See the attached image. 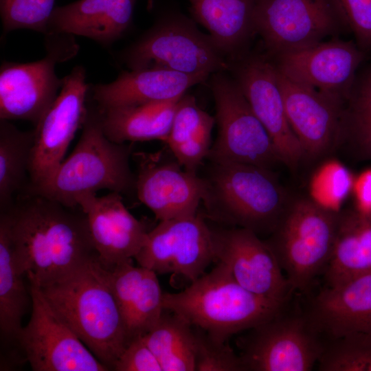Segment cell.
I'll return each mask as SVG.
<instances>
[{
    "mask_svg": "<svg viewBox=\"0 0 371 371\" xmlns=\"http://www.w3.org/2000/svg\"><path fill=\"white\" fill-rule=\"evenodd\" d=\"M1 212L8 223L19 270L41 288L98 256L87 216L80 208L25 191Z\"/></svg>",
    "mask_w": 371,
    "mask_h": 371,
    "instance_id": "6da1fadb",
    "label": "cell"
},
{
    "mask_svg": "<svg viewBox=\"0 0 371 371\" xmlns=\"http://www.w3.org/2000/svg\"><path fill=\"white\" fill-rule=\"evenodd\" d=\"M41 289L58 316L95 357L109 370H113L130 340L110 286L108 267L98 256Z\"/></svg>",
    "mask_w": 371,
    "mask_h": 371,
    "instance_id": "7a4b0ae2",
    "label": "cell"
},
{
    "mask_svg": "<svg viewBox=\"0 0 371 371\" xmlns=\"http://www.w3.org/2000/svg\"><path fill=\"white\" fill-rule=\"evenodd\" d=\"M88 106L82 132L75 148L49 180L26 189L69 207L100 190L126 194L135 190L136 175L130 166L132 143H116L105 135L98 107ZM24 191V192H25Z\"/></svg>",
    "mask_w": 371,
    "mask_h": 371,
    "instance_id": "3957f363",
    "label": "cell"
},
{
    "mask_svg": "<svg viewBox=\"0 0 371 371\" xmlns=\"http://www.w3.org/2000/svg\"><path fill=\"white\" fill-rule=\"evenodd\" d=\"M163 305L165 311L224 341L270 319L286 308L244 289L219 262L184 290L164 293Z\"/></svg>",
    "mask_w": 371,
    "mask_h": 371,
    "instance_id": "277c9868",
    "label": "cell"
},
{
    "mask_svg": "<svg viewBox=\"0 0 371 371\" xmlns=\"http://www.w3.org/2000/svg\"><path fill=\"white\" fill-rule=\"evenodd\" d=\"M203 199L210 216L229 226L271 234L290 201L269 168L212 163Z\"/></svg>",
    "mask_w": 371,
    "mask_h": 371,
    "instance_id": "5b68a950",
    "label": "cell"
},
{
    "mask_svg": "<svg viewBox=\"0 0 371 371\" xmlns=\"http://www.w3.org/2000/svg\"><path fill=\"white\" fill-rule=\"evenodd\" d=\"M339 213L310 198L291 201L266 240L293 291L306 292L324 273L333 250Z\"/></svg>",
    "mask_w": 371,
    "mask_h": 371,
    "instance_id": "8992f818",
    "label": "cell"
},
{
    "mask_svg": "<svg viewBox=\"0 0 371 371\" xmlns=\"http://www.w3.org/2000/svg\"><path fill=\"white\" fill-rule=\"evenodd\" d=\"M131 70L158 68L186 74L228 69L227 58L190 19L172 16L148 30L124 54Z\"/></svg>",
    "mask_w": 371,
    "mask_h": 371,
    "instance_id": "52a82bcc",
    "label": "cell"
},
{
    "mask_svg": "<svg viewBox=\"0 0 371 371\" xmlns=\"http://www.w3.org/2000/svg\"><path fill=\"white\" fill-rule=\"evenodd\" d=\"M210 85L218 132L207 159L212 163H243L267 168L282 163L267 131L234 79L218 71Z\"/></svg>",
    "mask_w": 371,
    "mask_h": 371,
    "instance_id": "ba28073f",
    "label": "cell"
},
{
    "mask_svg": "<svg viewBox=\"0 0 371 371\" xmlns=\"http://www.w3.org/2000/svg\"><path fill=\"white\" fill-rule=\"evenodd\" d=\"M240 344L245 371H309L326 341L306 312L286 314L283 309L249 329Z\"/></svg>",
    "mask_w": 371,
    "mask_h": 371,
    "instance_id": "9c48e42d",
    "label": "cell"
},
{
    "mask_svg": "<svg viewBox=\"0 0 371 371\" xmlns=\"http://www.w3.org/2000/svg\"><path fill=\"white\" fill-rule=\"evenodd\" d=\"M47 54L30 63H3L0 68V120H27L35 126L56 100L63 85L55 65L78 49L73 35L47 34Z\"/></svg>",
    "mask_w": 371,
    "mask_h": 371,
    "instance_id": "30bf717a",
    "label": "cell"
},
{
    "mask_svg": "<svg viewBox=\"0 0 371 371\" xmlns=\"http://www.w3.org/2000/svg\"><path fill=\"white\" fill-rule=\"evenodd\" d=\"M255 26L271 58L348 30L333 0H259Z\"/></svg>",
    "mask_w": 371,
    "mask_h": 371,
    "instance_id": "8fae6325",
    "label": "cell"
},
{
    "mask_svg": "<svg viewBox=\"0 0 371 371\" xmlns=\"http://www.w3.org/2000/svg\"><path fill=\"white\" fill-rule=\"evenodd\" d=\"M31 317L18 339L19 350L34 371H106L58 316L41 288L32 281Z\"/></svg>",
    "mask_w": 371,
    "mask_h": 371,
    "instance_id": "7c38bea8",
    "label": "cell"
},
{
    "mask_svg": "<svg viewBox=\"0 0 371 371\" xmlns=\"http://www.w3.org/2000/svg\"><path fill=\"white\" fill-rule=\"evenodd\" d=\"M227 70L269 134L281 162L295 168L304 154L289 122L272 58L266 52H245L228 59Z\"/></svg>",
    "mask_w": 371,
    "mask_h": 371,
    "instance_id": "4fadbf2b",
    "label": "cell"
},
{
    "mask_svg": "<svg viewBox=\"0 0 371 371\" xmlns=\"http://www.w3.org/2000/svg\"><path fill=\"white\" fill-rule=\"evenodd\" d=\"M89 91L83 67H75L63 78L58 95L34 129L30 182L26 189L46 183L63 161L67 148L85 120Z\"/></svg>",
    "mask_w": 371,
    "mask_h": 371,
    "instance_id": "5bb4252c",
    "label": "cell"
},
{
    "mask_svg": "<svg viewBox=\"0 0 371 371\" xmlns=\"http://www.w3.org/2000/svg\"><path fill=\"white\" fill-rule=\"evenodd\" d=\"M134 259L157 274L192 282L215 261L211 228L198 214L161 221L148 232Z\"/></svg>",
    "mask_w": 371,
    "mask_h": 371,
    "instance_id": "9a60e30c",
    "label": "cell"
},
{
    "mask_svg": "<svg viewBox=\"0 0 371 371\" xmlns=\"http://www.w3.org/2000/svg\"><path fill=\"white\" fill-rule=\"evenodd\" d=\"M215 261L251 293L286 305L293 291L274 253L254 232L229 226L212 229Z\"/></svg>",
    "mask_w": 371,
    "mask_h": 371,
    "instance_id": "2e32d148",
    "label": "cell"
},
{
    "mask_svg": "<svg viewBox=\"0 0 371 371\" xmlns=\"http://www.w3.org/2000/svg\"><path fill=\"white\" fill-rule=\"evenodd\" d=\"M366 57L356 42L333 37L271 58L278 71L291 80L346 102Z\"/></svg>",
    "mask_w": 371,
    "mask_h": 371,
    "instance_id": "e0dca14e",
    "label": "cell"
},
{
    "mask_svg": "<svg viewBox=\"0 0 371 371\" xmlns=\"http://www.w3.org/2000/svg\"><path fill=\"white\" fill-rule=\"evenodd\" d=\"M277 74L286 116L304 156L324 155L344 138L345 102Z\"/></svg>",
    "mask_w": 371,
    "mask_h": 371,
    "instance_id": "ac0fdd59",
    "label": "cell"
},
{
    "mask_svg": "<svg viewBox=\"0 0 371 371\" xmlns=\"http://www.w3.org/2000/svg\"><path fill=\"white\" fill-rule=\"evenodd\" d=\"M135 191L139 200L161 221L197 214L205 194V181L176 160L139 154Z\"/></svg>",
    "mask_w": 371,
    "mask_h": 371,
    "instance_id": "d6986e66",
    "label": "cell"
},
{
    "mask_svg": "<svg viewBox=\"0 0 371 371\" xmlns=\"http://www.w3.org/2000/svg\"><path fill=\"white\" fill-rule=\"evenodd\" d=\"M78 205L87 216L95 249L104 265L112 267L135 258L148 231L127 210L122 194H89L80 198Z\"/></svg>",
    "mask_w": 371,
    "mask_h": 371,
    "instance_id": "ffe728a7",
    "label": "cell"
},
{
    "mask_svg": "<svg viewBox=\"0 0 371 371\" xmlns=\"http://www.w3.org/2000/svg\"><path fill=\"white\" fill-rule=\"evenodd\" d=\"M306 313L328 339L353 333L371 335V273L327 286Z\"/></svg>",
    "mask_w": 371,
    "mask_h": 371,
    "instance_id": "44dd1931",
    "label": "cell"
},
{
    "mask_svg": "<svg viewBox=\"0 0 371 371\" xmlns=\"http://www.w3.org/2000/svg\"><path fill=\"white\" fill-rule=\"evenodd\" d=\"M208 76L158 68L124 71L110 83L92 86V98L101 109L173 100Z\"/></svg>",
    "mask_w": 371,
    "mask_h": 371,
    "instance_id": "7402d4cb",
    "label": "cell"
},
{
    "mask_svg": "<svg viewBox=\"0 0 371 371\" xmlns=\"http://www.w3.org/2000/svg\"><path fill=\"white\" fill-rule=\"evenodd\" d=\"M137 0H78L55 7L45 35L66 34L108 46L120 38L133 20Z\"/></svg>",
    "mask_w": 371,
    "mask_h": 371,
    "instance_id": "603a6c76",
    "label": "cell"
},
{
    "mask_svg": "<svg viewBox=\"0 0 371 371\" xmlns=\"http://www.w3.org/2000/svg\"><path fill=\"white\" fill-rule=\"evenodd\" d=\"M194 19L228 58L246 51L256 34V12L259 0H189Z\"/></svg>",
    "mask_w": 371,
    "mask_h": 371,
    "instance_id": "cb8c5ba5",
    "label": "cell"
},
{
    "mask_svg": "<svg viewBox=\"0 0 371 371\" xmlns=\"http://www.w3.org/2000/svg\"><path fill=\"white\" fill-rule=\"evenodd\" d=\"M371 273V215L340 212L335 243L324 271L328 286Z\"/></svg>",
    "mask_w": 371,
    "mask_h": 371,
    "instance_id": "d4e9b609",
    "label": "cell"
},
{
    "mask_svg": "<svg viewBox=\"0 0 371 371\" xmlns=\"http://www.w3.org/2000/svg\"><path fill=\"white\" fill-rule=\"evenodd\" d=\"M179 98L133 106L97 107L104 132L111 141L120 144L150 140L166 142Z\"/></svg>",
    "mask_w": 371,
    "mask_h": 371,
    "instance_id": "484cf974",
    "label": "cell"
},
{
    "mask_svg": "<svg viewBox=\"0 0 371 371\" xmlns=\"http://www.w3.org/2000/svg\"><path fill=\"white\" fill-rule=\"evenodd\" d=\"M214 122L215 118L201 109L192 95L183 94L178 100L165 143L186 170L196 173L208 157Z\"/></svg>",
    "mask_w": 371,
    "mask_h": 371,
    "instance_id": "4316f807",
    "label": "cell"
},
{
    "mask_svg": "<svg viewBox=\"0 0 371 371\" xmlns=\"http://www.w3.org/2000/svg\"><path fill=\"white\" fill-rule=\"evenodd\" d=\"M13 251L8 221L0 214V331L4 344L19 348L18 339L23 328L29 297L23 277Z\"/></svg>",
    "mask_w": 371,
    "mask_h": 371,
    "instance_id": "83f0119b",
    "label": "cell"
},
{
    "mask_svg": "<svg viewBox=\"0 0 371 371\" xmlns=\"http://www.w3.org/2000/svg\"><path fill=\"white\" fill-rule=\"evenodd\" d=\"M34 130L23 131L0 120V208L8 209L29 185Z\"/></svg>",
    "mask_w": 371,
    "mask_h": 371,
    "instance_id": "f1b7e54d",
    "label": "cell"
},
{
    "mask_svg": "<svg viewBox=\"0 0 371 371\" xmlns=\"http://www.w3.org/2000/svg\"><path fill=\"white\" fill-rule=\"evenodd\" d=\"M164 311L157 324L142 336L162 371H195L194 327L175 313Z\"/></svg>",
    "mask_w": 371,
    "mask_h": 371,
    "instance_id": "f546056e",
    "label": "cell"
},
{
    "mask_svg": "<svg viewBox=\"0 0 371 371\" xmlns=\"http://www.w3.org/2000/svg\"><path fill=\"white\" fill-rule=\"evenodd\" d=\"M344 137L352 139L371 159V63L358 71L345 102Z\"/></svg>",
    "mask_w": 371,
    "mask_h": 371,
    "instance_id": "4dcf8cb0",
    "label": "cell"
},
{
    "mask_svg": "<svg viewBox=\"0 0 371 371\" xmlns=\"http://www.w3.org/2000/svg\"><path fill=\"white\" fill-rule=\"evenodd\" d=\"M317 368L321 371H371V335L353 333L328 339Z\"/></svg>",
    "mask_w": 371,
    "mask_h": 371,
    "instance_id": "1f68e13d",
    "label": "cell"
},
{
    "mask_svg": "<svg viewBox=\"0 0 371 371\" xmlns=\"http://www.w3.org/2000/svg\"><path fill=\"white\" fill-rule=\"evenodd\" d=\"M355 178L339 161L327 160L315 170L311 178L310 199L324 209L339 213L352 193Z\"/></svg>",
    "mask_w": 371,
    "mask_h": 371,
    "instance_id": "d6a6232c",
    "label": "cell"
},
{
    "mask_svg": "<svg viewBox=\"0 0 371 371\" xmlns=\"http://www.w3.org/2000/svg\"><path fill=\"white\" fill-rule=\"evenodd\" d=\"M163 295L157 274L144 267L140 286L124 319L130 341L150 331L164 311Z\"/></svg>",
    "mask_w": 371,
    "mask_h": 371,
    "instance_id": "836d02e7",
    "label": "cell"
},
{
    "mask_svg": "<svg viewBox=\"0 0 371 371\" xmlns=\"http://www.w3.org/2000/svg\"><path fill=\"white\" fill-rule=\"evenodd\" d=\"M55 0H0L4 34L18 29L34 30L45 35L54 9Z\"/></svg>",
    "mask_w": 371,
    "mask_h": 371,
    "instance_id": "e575fe53",
    "label": "cell"
},
{
    "mask_svg": "<svg viewBox=\"0 0 371 371\" xmlns=\"http://www.w3.org/2000/svg\"><path fill=\"white\" fill-rule=\"evenodd\" d=\"M194 330L195 371H245L241 357L226 341L212 337L201 328L194 327Z\"/></svg>",
    "mask_w": 371,
    "mask_h": 371,
    "instance_id": "d590c367",
    "label": "cell"
},
{
    "mask_svg": "<svg viewBox=\"0 0 371 371\" xmlns=\"http://www.w3.org/2000/svg\"><path fill=\"white\" fill-rule=\"evenodd\" d=\"M356 43L371 54V0H333Z\"/></svg>",
    "mask_w": 371,
    "mask_h": 371,
    "instance_id": "8d00e7d4",
    "label": "cell"
},
{
    "mask_svg": "<svg viewBox=\"0 0 371 371\" xmlns=\"http://www.w3.org/2000/svg\"><path fill=\"white\" fill-rule=\"evenodd\" d=\"M115 371H162L157 357L142 337L132 339L115 363Z\"/></svg>",
    "mask_w": 371,
    "mask_h": 371,
    "instance_id": "74e56055",
    "label": "cell"
},
{
    "mask_svg": "<svg viewBox=\"0 0 371 371\" xmlns=\"http://www.w3.org/2000/svg\"><path fill=\"white\" fill-rule=\"evenodd\" d=\"M352 193L354 210L362 214L371 215V168L355 177Z\"/></svg>",
    "mask_w": 371,
    "mask_h": 371,
    "instance_id": "f35d334b",
    "label": "cell"
}]
</instances>
